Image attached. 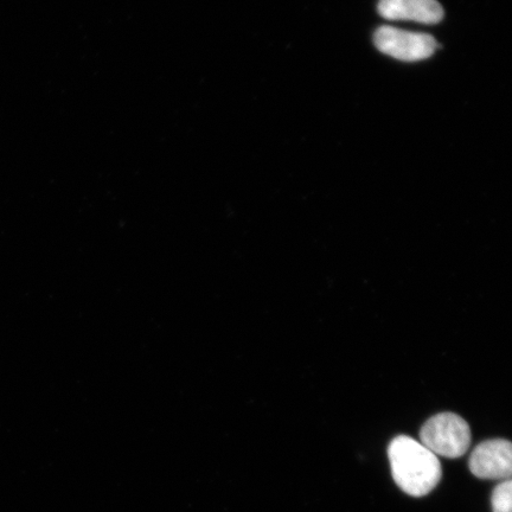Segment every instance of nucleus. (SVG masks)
I'll use <instances>...</instances> for the list:
<instances>
[{"instance_id": "f257e3e1", "label": "nucleus", "mask_w": 512, "mask_h": 512, "mask_svg": "<svg viewBox=\"0 0 512 512\" xmlns=\"http://www.w3.org/2000/svg\"><path fill=\"white\" fill-rule=\"evenodd\" d=\"M390 467L396 485L413 497L430 494L440 482L441 465L438 456L407 435H399L388 447Z\"/></svg>"}, {"instance_id": "f03ea898", "label": "nucleus", "mask_w": 512, "mask_h": 512, "mask_svg": "<svg viewBox=\"0 0 512 512\" xmlns=\"http://www.w3.org/2000/svg\"><path fill=\"white\" fill-rule=\"evenodd\" d=\"M421 444L435 456L460 458L471 445L469 424L459 415L441 413L427 420L420 431Z\"/></svg>"}, {"instance_id": "7ed1b4c3", "label": "nucleus", "mask_w": 512, "mask_h": 512, "mask_svg": "<svg viewBox=\"0 0 512 512\" xmlns=\"http://www.w3.org/2000/svg\"><path fill=\"white\" fill-rule=\"evenodd\" d=\"M374 43L381 53L403 62H416L431 57L438 44L433 36L416 34L392 27H381L375 31Z\"/></svg>"}, {"instance_id": "20e7f679", "label": "nucleus", "mask_w": 512, "mask_h": 512, "mask_svg": "<svg viewBox=\"0 0 512 512\" xmlns=\"http://www.w3.org/2000/svg\"><path fill=\"white\" fill-rule=\"evenodd\" d=\"M472 475L480 479H505L512 475V445L504 439L486 440L470 458Z\"/></svg>"}, {"instance_id": "39448f33", "label": "nucleus", "mask_w": 512, "mask_h": 512, "mask_svg": "<svg viewBox=\"0 0 512 512\" xmlns=\"http://www.w3.org/2000/svg\"><path fill=\"white\" fill-rule=\"evenodd\" d=\"M379 14L390 21H414L438 24L444 18V9L438 0H380Z\"/></svg>"}, {"instance_id": "423d86ee", "label": "nucleus", "mask_w": 512, "mask_h": 512, "mask_svg": "<svg viewBox=\"0 0 512 512\" xmlns=\"http://www.w3.org/2000/svg\"><path fill=\"white\" fill-rule=\"evenodd\" d=\"M491 503L492 510H494V512H511V479L505 480V482L496 486V489L494 490V492H492Z\"/></svg>"}]
</instances>
